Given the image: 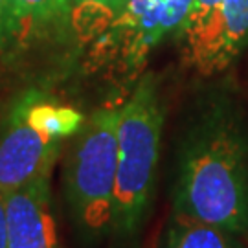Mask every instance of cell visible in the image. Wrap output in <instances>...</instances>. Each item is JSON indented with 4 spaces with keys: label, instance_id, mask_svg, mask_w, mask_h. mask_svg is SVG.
Returning a JSON list of instances; mask_svg holds the SVG:
<instances>
[{
    "label": "cell",
    "instance_id": "1",
    "mask_svg": "<svg viewBox=\"0 0 248 248\" xmlns=\"http://www.w3.org/2000/svg\"><path fill=\"white\" fill-rule=\"evenodd\" d=\"M173 212L248 237V116L224 90L195 101L180 131Z\"/></svg>",
    "mask_w": 248,
    "mask_h": 248
},
{
    "label": "cell",
    "instance_id": "2",
    "mask_svg": "<svg viewBox=\"0 0 248 248\" xmlns=\"http://www.w3.org/2000/svg\"><path fill=\"white\" fill-rule=\"evenodd\" d=\"M166 108L155 74H143L118 118V175L110 237L133 247L153 212Z\"/></svg>",
    "mask_w": 248,
    "mask_h": 248
},
{
    "label": "cell",
    "instance_id": "3",
    "mask_svg": "<svg viewBox=\"0 0 248 248\" xmlns=\"http://www.w3.org/2000/svg\"><path fill=\"white\" fill-rule=\"evenodd\" d=\"M118 118L120 107H105L92 112L74 134L64 160V201L74 228L85 241L103 239L112 230Z\"/></svg>",
    "mask_w": 248,
    "mask_h": 248
},
{
    "label": "cell",
    "instance_id": "4",
    "mask_svg": "<svg viewBox=\"0 0 248 248\" xmlns=\"http://www.w3.org/2000/svg\"><path fill=\"white\" fill-rule=\"evenodd\" d=\"M177 37L191 70L204 78L228 70L248 46V0H195Z\"/></svg>",
    "mask_w": 248,
    "mask_h": 248
},
{
    "label": "cell",
    "instance_id": "5",
    "mask_svg": "<svg viewBox=\"0 0 248 248\" xmlns=\"http://www.w3.org/2000/svg\"><path fill=\"white\" fill-rule=\"evenodd\" d=\"M195 0H129L122 17L98 41V52L125 72L143 68L149 53L178 33Z\"/></svg>",
    "mask_w": 248,
    "mask_h": 248
},
{
    "label": "cell",
    "instance_id": "6",
    "mask_svg": "<svg viewBox=\"0 0 248 248\" xmlns=\"http://www.w3.org/2000/svg\"><path fill=\"white\" fill-rule=\"evenodd\" d=\"M31 92L22 94L9 107L0 127V191L13 189L52 175L61 142L50 140L28 122V105Z\"/></svg>",
    "mask_w": 248,
    "mask_h": 248
},
{
    "label": "cell",
    "instance_id": "7",
    "mask_svg": "<svg viewBox=\"0 0 248 248\" xmlns=\"http://www.w3.org/2000/svg\"><path fill=\"white\" fill-rule=\"evenodd\" d=\"M8 248H59L50 175L6 193Z\"/></svg>",
    "mask_w": 248,
    "mask_h": 248
},
{
    "label": "cell",
    "instance_id": "8",
    "mask_svg": "<svg viewBox=\"0 0 248 248\" xmlns=\"http://www.w3.org/2000/svg\"><path fill=\"white\" fill-rule=\"evenodd\" d=\"M160 248H243V243L221 226L171 212Z\"/></svg>",
    "mask_w": 248,
    "mask_h": 248
},
{
    "label": "cell",
    "instance_id": "9",
    "mask_svg": "<svg viewBox=\"0 0 248 248\" xmlns=\"http://www.w3.org/2000/svg\"><path fill=\"white\" fill-rule=\"evenodd\" d=\"M15 37L37 33L70 22L72 0H9Z\"/></svg>",
    "mask_w": 248,
    "mask_h": 248
},
{
    "label": "cell",
    "instance_id": "10",
    "mask_svg": "<svg viewBox=\"0 0 248 248\" xmlns=\"http://www.w3.org/2000/svg\"><path fill=\"white\" fill-rule=\"evenodd\" d=\"M28 122L43 136L61 142L62 138L74 136L79 131L85 118L72 107L57 105L45 99L41 94L31 92L28 105Z\"/></svg>",
    "mask_w": 248,
    "mask_h": 248
},
{
    "label": "cell",
    "instance_id": "11",
    "mask_svg": "<svg viewBox=\"0 0 248 248\" xmlns=\"http://www.w3.org/2000/svg\"><path fill=\"white\" fill-rule=\"evenodd\" d=\"M129 0H72L70 24L81 41H98L122 17Z\"/></svg>",
    "mask_w": 248,
    "mask_h": 248
},
{
    "label": "cell",
    "instance_id": "12",
    "mask_svg": "<svg viewBox=\"0 0 248 248\" xmlns=\"http://www.w3.org/2000/svg\"><path fill=\"white\" fill-rule=\"evenodd\" d=\"M15 39L13 31V18H11V8H9V0H0V50L9 41Z\"/></svg>",
    "mask_w": 248,
    "mask_h": 248
},
{
    "label": "cell",
    "instance_id": "13",
    "mask_svg": "<svg viewBox=\"0 0 248 248\" xmlns=\"http://www.w3.org/2000/svg\"><path fill=\"white\" fill-rule=\"evenodd\" d=\"M0 248H8V212L6 197L0 191Z\"/></svg>",
    "mask_w": 248,
    "mask_h": 248
}]
</instances>
